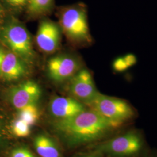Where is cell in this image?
<instances>
[{"label":"cell","instance_id":"cell-1","mask_svg":"<svg viewBox=\"0 0 157 157\" xmlns=\"http://www.w3.org/2000/svg\"><path fill=\"white\" fill-rule=\"evenodd\" d=\"M56 135L68 147H73L100 140L117 128L90 108L77 115L52 124Z\"/></svg>","mask_w":157,"mask_h":157},{"label":"cell","instance_id":"cell-2","mask_svg":"<svg viewBox=\"0 0 157 157\" xmlns=\"http://www.w3.org/2000/svg\"><path fill=\"white\" fill-rule=\"evenodd\" d=\"M150 151L144 136L130 129L95 147V153L108 157H145Z\"/></svg>","mask_w":157,"mask_h":157},{"label":"cell","instance_id":"cell-3","mask_svg":"<svg viewBox=\"0 0 157 157\" xmlns=\"http://www.w3.org/2000/svg\"><path fill=\"white\" fill-rule=\"evenodd\" d=\"M89 106L117 128L133 120L136 116L135 108L128 101L100 93Z\"/></svg>","mask_w":157,"mask_h":157},{"label":"cell","instance_id":"cell-4","mask_svg":"<svg viewBox=\"0 0 157 157\" xmlns=\"http://www.w3.org/2000/svg\"><path fill=\"white\" fill-rule=\"evenodd\" d=\"M1 39L12 52L28 64L34 58L32 40L28 30L17 21L8 23L1 32Z\"/></svg>","mask_w":157,"mask_h":157},{"label":"cell","instance_id":"cell-5","mask_svg":"<svg viewBox=\"0 0 157 157\" xmlns=\"http://www.w3.org/2000/svg\"><path fill=\"white\" fill-rule=\"evenodd\" d=\"M60 25L64 33L73 41L85 44L92 41L84 8L74 6L64 10L60 17Z\"/></svg>","mask_w":157,"mask_h":157},{"label":"cell","instance_id":"cell-6","mask_svg":"<svg viewBox=\"0 0 157 157\" xmlns=\"http://www.w3.org/2000/svg\"><path fill=\"white\" fill-rule=\"evenodd\" d=\"M69 90L73 98L87 105L94 100L99 93L91 73L86 69H80L71 78Z\"/></svg>","mask_w":157,"mask_h":157},{"label":"cell","instance_id":"cell-7","mask_svg":"<svg viewBox=\"0 0 157 157\" xmlns=\"http://www.w3.org/2000/svg\"><path fill=\"white\" fill-rule=\"evenodd\" d=\"M42 94L39 85L32 80H27L11 88L8 100L17 111L30 104H36Z\"/></svg>","mask_w":157,"mask_h":157},{"label":"cell","instance_id":"cell-8","mask_svg":"<svg viewBox=\"0 0 157 157\" xmlns=\"http://www.w3.org/2000/svg\"><path fill=\"white\" fill-rule=\"evenodd\" d=\"M78 61L67 55L51 58L47 63V72L51 79L62 82L71 79L80 69Z\"/></svg>","mask_w":157,"mask_h":157},{"label":"cell","instance_id":"cell-9","mask_svg":"<svg viewBox=\"0 0 157 157\" xmlns=\"http://www.w3.org/2000/svg\"><path fill=\"white\" fill-rule=\"evenodd\" d=\"M36 41L39 48L43 52H54L60 44V29L56 23L49 20H44L39 25Z\"/></svg>","mask_w":157,"mask_h":157},{"label":"cell","instance_id":"cell-10","mask_svg":"<svg viewBox=\"0 0 157 157\" xmlns=\"http://www.w3.org/2000/svg\"><path fill=\"white\" fill-rule=\"evenodd\" d=\"M86 109L84 104L73 97H56L51 100L49 111L56 120H63L77 115Z\"/></svg>","mask_w":157,"mask_h":157},{"label":"cell","instance_id":"cell-11","mask_svg":"<svg viewBox=\"0 0 157 157\" xmlns=\"http://www.w3.org/2000/svg\"><path fill=\"white\" fill-rule=\"evenodd\" d=\"M28 65L13 52H6L1 67V76L7 80H18L28 73Z\"/></svg>","mask_w":157,"mask_h":157},{"label":"cell","instance_id":"cell-12","mask_svg":"<svg viewBox=\"0 0 157 157\" xmlns=\"http://www.w3.org/2000/svg\"><path fill=\"white\" fill-rule=\"evenodd\" d=\"M33 146L40 157H62L56 142L47 135L40 134L34 137Z\"/></svg>","mask_w":157,"mask_h":157},{"label":"cell","instance_id":"cell-13","mask_svg":"<svg viewBox=\"0 0 157 157\" xmlns=\"http://www.w3.org/2000/svg\"><path fill=\"white\" fill-rule=\"evenodd\" d=\"M18 111V118L25 121L30 126L34 125L39 119V111L36 104L23 107Z\"/></svg>","mask_w":157,"mask_h":157},{"label":"cell","instance_id":"cell-14","mask_svg":"<svg viewBox=\"0 0 157 157\" xmlns=\"http://www.w3.org/2000/svg\"><path fill=\"white\" fill-rule=\"evenodd\" d=\"M52 0H29L28 10L30 13L40 14L48 11Z\"/></svg>","mask_w":157,"mask_h":157},{"label":"cell","instance_id":"cell-15","mask_svg":"<svg viewBox=\"0 0 157 157\" xmlns=\"http://www.w3.org/2000/svg\"><path fill=\"white\" fill-rule=\"evenodd\" d=\"M12 131L17 137H25L30 133V126L25 121L18 118L12 125Z\"/></svg>","mask_w":157,"mask_h":157},{"label":"cell","instance_id":"cell-16","mask_svg":"<svg viewBox=\"0 0 157 157\" xmlns=\"http://www.w3.org/2000/svg\"><path fill=\"white\" fill-rule=\"evenodd\" d=\"M10 157H37L29 148L25 147H19L13 149Z\"/></svg>","mask_w":157,"mask_h":157},{"label":"cell","instance_id":"cell-17","mask_svg":"<svg viewBox=\"0 0 157 157\" xmlns=\"http://www.w3.org/2000/svg\"><path fill=\"white\" fill-rule=\"evenodd\" d=\"M113 67L115 71L121 72L125 71L126 69L129 67L124 61V58H119L113 62Z\"/></svg>","mask_w":157,"mask_h":157},{"label":"cell","instance_id":"cell-18","mask_svg":"<svg viewBox=\"0 0 157 157\" xmlns=\"http://www.w3.org/2000/svg\"><path fill=\"white\" fill-rule=\"evenodd\" d=\"M6 1L11 6L21 7L25 6L27 2H28L29 0H6Z\"/></svg>","mask_w":157,"mask_h":157},{"label":"cell","instance_id":"cell-19","mask_svg":"<svg viewBox=\"0 0 157 157\" xmlns=\"http://www.w3.org/2000/svg\"><path fill=\"white\" fill-rule=\"evenodd\" d=\"M124 59L129 67L133 65L136 63V58L133 55H132V54L127 55L126 56L124 57Z\"/></svg>","mask_w":157,"mask_h":157},{"label":"cell","instance_id":"cell-20","mask_svg":"<svg viewBox=\"0 0 157 157\" xmlns=\"http://www.w3.org/2000/svg\"><path fill=\"white\" fill-rule=\"evenodd\" d=\"M3 137H4V133H3V128L2 125L0 121V146L2 144L3 141Z\"/></svg>","mask_w":157,"mask_h":157},{"label":"cell","instance_id":"cell-21","mask_svg":"<svg viewBox=\"0 0 157 157\" xmlns=\"http://www.w3.org/2000/svg\"><path fill=\"white\" fill-rule=\"evenodd\" d=\"M5 52H4L1 48H0V76H1V64H2L4 56L5 55Z\"/></svg>","mask_w":157,"mask_h":157},{"label":"cell","instance_id":"cell-22","mask_svg":"<svg viewBox=\"0 0 157 157\" xmlns=\"http://www.w3.org/2000/svg\"><path fill=\"white\" fill-rule=\"evenodd\" d=\"M145 157H157V151L152 152L150 151Z\"/></svg>","mask_w":157,"mask_h":157},{"label":"cell","instance_id":"cell-23","mask_svg":"<svg viewBox=\"0 0 157 157\" xmlns=\"http://www.w3.org/2000/svg\"><path fill=\"white\" fill-rule=\"evenodd\" d=\"M80 157H103L102 155H101L100 154H98L97 153H94L93 154H89V155H86L84 156H82Z\"/></svg>","mask_w":157,"mask_h":157},{"label":"cell","instance_id":"cell-24","mask_svg":"<svg viewBox=\"0 0 157 157\" xmlns=\"http://www.w3.org/2000/svg\"><path fill=\"white\" fill-rule=\"evenodd\" d=\"M0 13H1V9H0Z\"/></svg>","mask_w":157,"mask_h":157}]
</instances>
